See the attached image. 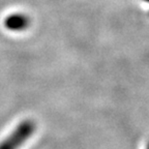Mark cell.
<instances>
[{
  "label": "cell",
  "instance_id": "cell-1",
  "mask_svg": "<svg viewBox=\"0 0 149 149\" xmlns=\"http://www.w3.org/2000/svg\"><path fill=\"white\" fill-rule=\"evenodd\" d=\"M36 130L34 121L27 119L19 123V125L12 132V134L0 143V149H19Z\"/></svg>",
  "mask_w": 149,
  "mask_h": 149
},
{
  "label": "cell",
  "instance_id": "cell-2",
  "mask_svg": "<svg viewBox=\"0 0 149 149\" xmlns=\"http://www.w3.org/2000/svg\"><path fill=\"white\" fill-rule=\"evenodd\" d=\"M3 25L9 31H14V32L23 31L29 27L30 19L24 14L15 13V14L6 16V18L3 21Z\"/></svg>",
  "mask_w": 149,
  "mask_h": 149
}]
</instances>
